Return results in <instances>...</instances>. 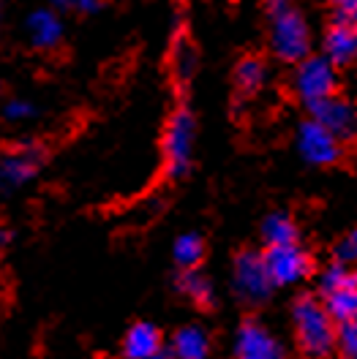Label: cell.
<instances>
[{
	"instance_id": "83f0119b",
	"label": "cell",
	"mask_w": 357,
	"mask_h": 359,
	"mask_svg": "<svg viewBox=\"0 0 357 359\" xmlns=\"http://www.w3.org/2000/svg\"><path fill=\"white\" fill-rule=\"evenodd\" d=\"M150 359H172V354H169V351H164V348H161V351H158L156 357H150Z\"/></svg>"
},
{
	"instance_id": "ba28073f",
	"label": "cell",
	"mask_w": 357,
	"mask_h": 359,
	"mask_svg": "<svg viewBox=\"0 0 357 359\" xmlns=\"http://www.w3.org/2000/svg\"><path fill=\"white\" fill-rule=\"evenodd\" d=\"M297 153L311 166H333L344 158V142H338L319 123L303 120L297 128Z\"/></svg>"
},
{
	"instance_id": "7402d4cb",
	"label": "cell",
	"mask_w": 357,
	"mask_h": 359,
	"mask_svg": "<svg viewBox=\"0 0 357 359\" xmlns=\"http://www.w3.org/2000/svg\"><path fill=\"white\" fill-rule=\"evenodd\" d=\"M335 351L344 359L357 357V324L355 321L335 324Z\"/></svg>"
},
{
	"instance_id": "44dd1931",
	"label": "cell",
	"mask_w": 357,
	"mask_h": 359,
	"mask_svg": "<svg viewBox=\"0 0 357 359\" xmlns=\"http://www.w3.org/2000/svg\"><path fill=\"white\" fill-rule=\"evenodd\" d=\"M355 283L357 280H355V275L349 272V267L335 264V262L319 275V292H322V297L338 292V289H346V286H355Z\"/></svg>"
},
{
	"instance_id": "603a6c76",
	"label": "cell",
	"mask_w": 357,
	"mask_h": 359,
	"mask_svg": "<svg viewBox=\"0 0 357 359\" xmlns=\"http://www.w3.org/2000/svg\"><path fill=\"white\" fill-rule=\"evenodd\" d=\"M3 117L8 123H22V120L36 117V107L30 101H25V98H11V101L3 104Z\"/></svg>"
},
{
	"instance_id": "2e32d148",
	"label": "cell",
	"mask_w": 357,
	"mask_h": 359,
	"mask_svg": "<svg viewBox=\"0 0 357 359\" xmlns=\"http://www.w3.org/2000/svg\"><path fill=\"white\" fill-rule=\"evenodd\" d=\"M262 237H265V245L268 248L294 245L300 231H297V224L292 221L287 212H273L262 224Z\"/></svg>"
},
{
	"instance_id": "484cf974",
	"label": "cell",
	"mask_w": 357,
	"mask_h": 359,
	"mask_svg": "<svg viewBox=\"0 0 357 359\" xmlns=\"http://www.w3.org/2000/svg\"><path fill=\"white\" fill-rule=\"evenodd\" d=\"M101 6V0H66V8L71 11H82V14H93Z\"/></svg>"
},
{
	"instance_id": "ffe728a7",
	"label": "cell",
	"mask_w": 357,
	"mask_h": 359,
	"mask_svg": "<svg viewBox=\"0 0 357 359\" xmlns=\"http://www.w3.org/2000/svg\"><path fill=\"white\" fill-rule=\"evenodd\" d=\"M178 286H180V292L186 294V297H191V299H194L197 305H202V308H210L213 299H216L213 283H210L202 272H197V269H186V272H180Z\"/></svg>"
},
{
	"instance_id": "30bf717a",
	"label": "cell",
	"mask_w": 357,
	"mask_h": 359,
	"mask_svg": "<svg viewBox=\"0 0 357 359\" xmlns=\"http://www.w3.org/2000/svg\"><path fill=\"white\" fill-rule=\"evenodd\" d=\"M235 357L238 359H287L281 343L270 335L259 321H243L235 337Z\"/></svg>"
},
{
	"instance_id": "9c48e42d",
	"label": "cell",
	"mask_w": 357,
	"mask_h": 359,
	"mask_svg": "<svg viewBox=\"0 0 357 359\" xmlns=\"http://www.w3.org/2000/svg\"><path fill=\"white\" fill-rule=\"evenodd\" d=\"M309 112H311L313 123H319L325 131H330L338 142H346V139L355 136L357 117H355V107H352L349 98L330 95V98H325V101L309 107Z\"/></svg>"
},
{
	"instance_id": "cb8c5ba5",
	"label": "cell",
	"mask_w": 357,
	"mask_h": 359,
	"mask_svg": "<svg viewBox=\"0 0 357 359\" xmlns=\"http://www.w3.org/2000/svg\"><path fill=\"white\" fill-rule=\"evenodd\" d=\"M335 264H344V267H349L352 262L357 259V234L355 231H349V234H344L338 243H335Z\"/></svg>"
},
{
	"instance_id": "5bb4252c",
	"label": "cell",
	"mask_w": 357,
	"mask_h": 359,
	"mask_svg": "<svg viewBox=\"0 0 357 359\" xmlns=\"http://www.w3.org/2000/svg\"><path fill=\"white\" fill-rule=\"evenodd\" d=\"M172 359H207L210 337L200 327H183L172 337Z\"/></svg>"
},
{
	"instance_id": "ac0fdd59",
	"label": "cell",
	"mask_w": 357,
	"mask_h": 359,
	"mask_svg": "<svg viewBox=\"0 0 357 359\" xmlns=\"http://www.w3.org/2000/svg\"><path fill=\"white\" fill-rule=\"evenodd\" d=\"M172 256H175V264L183 272L186 269H197L200 262L205 259V240H202L197 231H186V234H180L178 240H175Z\"/></svg>"
},
{
	"instance_id": "8992f818",
	"label": "cell",
	"mask_w": 357,
	"mask_h": 359,
	"mask_svg": "<svg viewBox=\"0 0 357 359\" xmlns=\"http://www.w3.org/2000/svg\"><path fill=\"white\" fill-rule=\"evenodd\" d=\"M262 262H265V269H268L273 286H294V283L306 280L309 272H311V259L297 243L294 245L268 248L262 253Z\"/></svg>"
},
{
	"instance_id": "52a82bcc",
	"label": "cell",
	"mask_w": 357,
	"mask_h": 359,
	"mask_svg": "<svg viewBox=\"0 0 357 359\" xmlns=\"http://www.w3.org/2000/svg\"><path fill=\"white\" fill-rule=\"evenodd\" d=\"M273 289L275 286L270 283L262 253H257V250L238 253V259H235V292L251 305H259L273 294Z\"/></svg>"
},
{
	"instance_id": "7a4b0ae2",
	"label": "cell",
	"mask_w": 357,
	"mask_h": 359,
	"mask_svg": "<svg viewBox=\"0 0 357 359\" xmlns=\"http://www.w3.org/2000/svg\"><path fill=\"white\" fill-rule=\"evenodd\" d=\"M294 332L300 351L309 359H330L335 354V324L325 313L322 302L313 297H300L292 308Z\"/></svg>"
},
{
	"instance_id": "f1b7e54d",
	"label": "cell",
	"mask_w": 357,
	"mask_h": 359,
	"mask_svg": "<svg viewBox=\"0 0 357 359\" xmlns=\"http://www.w3.org/2000/svg\"><path fill=\"white\" fill-rule=\"evenodd\" d=\"M0 27H3V11H0Z\"/></svg>"
},
{
	"instance_id": "4fadbf2b",
	"label": "cell",
	"mask_w": 357,
	"mask_h": 359,
	"mask_svg": "<svg viewBox=\"0 0 357 359\" xmlns=\"http://www.w3.org/2000/svg\"><path fill=\"white\" fill-rule=\"evenodd\" d=\"M161 351V332L153 324L139 321L123 337V357L126 359H150Z\"/></svg>"
},
{
	"instance_id": "9a60e30c",
	"label": "cell",
	"mask_w": 357,
	"mask_h": 359,
	"mask_svg": "<svg viewBox=\"0 0 357 359\" xmlns=\"http://www.w3.org/2000/svg\"><path fill=\"white\" fill-rule=\"evenodd\" d=\"M197 49L194 44L186 39V33H175V41H172V74H175V79H178V85H188L191 79H194V74H197Z\"/></svg>"
},
{
	"instance_id": "3957f363",
	"label": "cell",
	"mask_w": 357,
	"mask_h": 359,
	"mask_svg": "<svg viewBox=\"0 0 357 359\" xmlns=\"http://www.w3.org/2000/svg\"><path fill=\"white\" fill-rule=\"evenodd\" d=\"M194 136H197V120L194 112L183 104L178 107L164 134V158H167V177L180 180L191 169V156H194Z\"/></svg>"
},
{
	"instance_id": "e0dca14e",
	"label": "cell",
	"mask_w": 357,
	"mask_h": 359,
	"mask_svg": "<svg viewBox=\"0 0 357 359\" xmlns=\"http://www.w3.org/2000/svg\"><path fill=\"white\" fill-rule=\"evenodd\" d=\"M325 313L330 316L333 324H346V321H355L357 316V283L355 286H346V289H338L333 294H325V302H322Z\"/></svg>"
},
{
	"instance_id": "6da1fadb",
	"label": "cell",
	"mask_w": 357,
	"mask_h": 359,
	"mask_svg": "<svg viewBox=\"0 0 357 359\" xmlns=\"http://www.w3.org/2000/svg\"><path fill=\"white\" fill-rule=\"evenodd\" d=\"M268 41L270 52L284 63H300L311 55V30L306 17L292 0H268Z\"/></svg>"
},
{
	"instance_id": "d6986e66",
	"label": "cell",
	"mask_w": 357,
	"mask_h": 359,
	"mask_svg": "<svg viewBox=\"0 0 357 359\" xmlns=\"http://www.w3.org/2000/svg\"><path fill=\"white\" fill-rule=\"evenodd\" d=\"M265 79H268V68L259 57H243L235 68V85L243 95H254L265 85Z\"/></svg>"
},
{
	"instance_id": "8fae6325",
	"label": "cell",
	"mask_w": 357,
	"mask_h": 359,
	"mask_svg": "<svg viewBox=\"0 0 357 359\" xmlns=\"http://www.w3.org/2000/svg\"><path fill=\"white\" fill-rule=\"evenodd\" d=\"M325 60L330 63L333 68H346L352 66V60H355L357 55V30L352 22H333L327 27V33H325Z\"/></svg>"
},
{
	"instance_id": "d4e9b609",
	"label": "cell",
	"mask_w": 357,
	"mask_h": 359,
	"mask_svg": "<svg viewBox=\"0 0 357 359\" xmlns=\"http://www.w3.org/2000/svg\"><path fill=\"white\" fill-rule=\"evenodd\" d=\"M330 11H333V22H352L357 17V0H330Z\"/></svg>"
},
{
	"instance_id": "7c38bea8",
	"label": "cell",
	"mask_w": 357,
	"mask_h": 359,
	"mask_svg": "<svg viewBox=\"0 0 357 359\" xmlns=\"http://www.w3.org/2000/svg\"><path fill=\"white\" fill-rule=\"evenodd\" d=\"M25 30H27V41L36 49H55L63 41V20L55 8H36L25 20Z\"/></svg>"
},
{
	"instance_id": "4316f807",
	"label": "cell",
	"mask_w": 357,
	"mask_h": 359,
	"mask_svg": "<svg viewBox=\"0 0 357 359\" xmlns=\"http://www.w3.org/2000/svg\"><path fill=\"white\" fill-rule=\"evenodd\" d=\"M8 240H11V234H8V231H6V229H0V245H6V243H8Z\"/></svg>"
},
{
	"instance_id": "5b68a950",
	"label": "cell",
	"mask_w": 357,
	"mask_h": 359,
	"mask_svg": "<svg viewBox=\"0 0 357 359\" xmlns=\"http://www.w3.org/2000/svg\"><path fill=\"white\" fill-rule=\"evenodd\" d=\"M44 150L33 142L8 147L0 153V194H11L39 175Z\"/></svg>"
},
{
	"instance_id": "277c9868",
	"label": "cell",
	"mask_w": 357,
	"mask_h": 359,
	"mask_svg": "<svg viewBox=\"0 0 357 359\" xmlns=\"http://www.w3.org/2000/svg\"><path fill=\"white\" fill-rule=\"evenodd\" d=\"M292 88H294V95L306 107H313V104L335 95V90H338V68L330 66L322 55H309L294 68Z\"/></svg>"
}]
</instances>
